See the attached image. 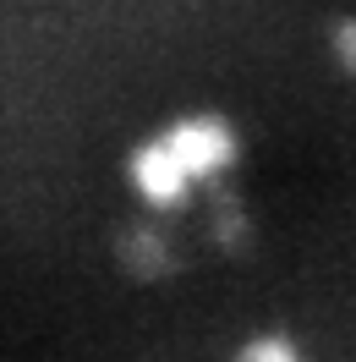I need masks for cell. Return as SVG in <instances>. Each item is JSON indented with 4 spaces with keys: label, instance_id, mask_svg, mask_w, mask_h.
Returning a JSON list of instances; mask_svg holds the SVG:
<instances>
[{
    "label": "cell",
    "instance_id": "6da1fadb",
    "mask_svg": "<svg viewBox=\"0 0 356 362\" xmlns=\"http://www.w3.org/2000/svg\"><path fill=\"white\" fill-rule=\"evenodd\" d=\"M154 137L165 143V154L176 159V170L186 176L192 192L208 187V181H225L242 165V132L220 110H186L176 121H165Z\"/></svg>",
    "mask_w": 356,
    "mask_h": 362
},
{
    "label": "cell",
    "instance_id": "7a4b0ae2",
    "mask_svg": "<svg viewBox=\"0 0 356 362\" xmlns=\"http://www.w3.org/2000/svg\"><path fill=\"white\" fill-rule=\"evenodd\" d=\"M126 181H132V192L143 198V209L148 214H181V209L192 204L198 192L186 187V176L176 170V159L165 154V143H159L154 132L148 137H137V148L126 154Z\"/></svg>",
    "mask_w": 356,
    "mask_h": 362
},
{
    "label": "cell",
    "instance_id": "3957f363",
    "mask_svg": "<svg viewBox=\"0 0 356 362\" xmlns=\"http://www.w3.org/2000/svg\"><path fill=\"white\" fill-rule=\"evenodd\" d=\"M115 258L121 269H132L137 280H154V274H170L176 269V247H170V230L165 226H132L121 242H115Z\"/></svg>",
    "mask_w": 356,
    "mask_h": 362
},
{
    "label": "cell",
    "instance_id": "277c9868",
    "mask_svg": "<svg viewBox=\"0 0 356 362\" xmlns=\"http://www.w3.org/2000/svg\"><path fill=\"white\" fill-rule=\"evenodd\" d=\"M230 362H307V351H302V340L285 335V329H258V335H247L236 351H230Z\"/></svg>",
    "mask_w": 356,
    "mask_h": 362
},
{
    "label": "cell",
    "instance_id": "5b68a950",
    "mask_svg": "<svg viewBox=\"0 0 356 362\" xmlns=\"http://www.w3.org/2000/svg\"><path fill=\"white\" fill-rule=\"evenodd\" d=\"M329 55H334V66L356 83V11H345V17L329 23Z\"/></svg>",
    "mask_w": 356,
    "mask_h": 362
}]
</instances>
